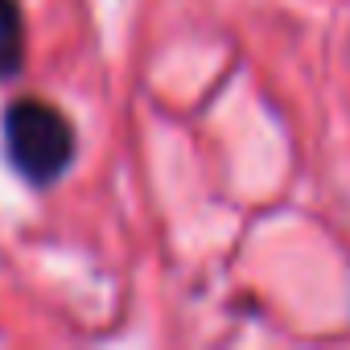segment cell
<instances>
[{
    "label": "cell",
    "instance_id": "1",
    "mask_svg": "<svg viewBox=\"0 0 350 350\" xmlns=\"http://www.w3.org/2000/svg\"><path fill=\"white\" fill-rule=\"evenodd\" d=\"M5 152L29 186H54L75 161V128L46 99H13L5 107Z\"/></svg>",
    "mask_w": 350,
    "mask_h": 350
},
{
    "label": "cell",
    "instance_id": "2",
    "mask_svg": "<svg viewBox=\"0 0 350 350\" xmlns=\"http://www.w3.org/2000/svg\"><path fill=\"white\" fill-rule=\"evenodd\" d=\"M25 66V21L17 0H0V79H17Z\"/></svg>",
    "mask_w": 350,
    "mask_h": 350
}]
</instances>
